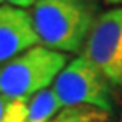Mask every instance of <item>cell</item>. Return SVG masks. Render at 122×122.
I'll return each instance as SVG.
<instances>
[{
  "instance_id": "1",
  "label": "cell",
  "mask_w": 122,
  "mask_h": 122,
  "mask_svg": "<svg viewBox=\"0 0 122 122\" xmlns=\"http://www.w3.org/2000/svg\"><path fill=\"white\" fill-rule=\"evenodd\" d=\"M98 16L95 0H40L32 10L40 45L65 54L82 51Z\"/></svg>"
},
{
  "instance_id": "2",
  "label": "cell",
  "mask_w": 122,
  "mask_h": 122,
  "mask_svg": "<svg viewBox=\"0 0 122 122\" xmlns=\"http://www.w3.org/2000/svg\"><path fill=\"white\" fill-rule=\"evenodd\" d=\"M67 63L65 52L43 45L33 46L0 65V95L14 100L30 98L54 84Z\"/></svg>"
},
{
  "instance_id": "3",
  "label": "cell",
  "mask_w": 122,
  "mask_h": 122,
  "mask_svg": "<svg viewBox=\"0 0 122 122\" xmlns=\"http://www.w3.org/2000/svg\"><path fill=\"white\" fill-rule=\"evenodd\" d=\"M52 89L63 108L94 106L108 114L114 111V87L82 54L65 65Z\"/></svg>"
},
{
  "instance_id": "4",
  "label": "cell",
  "mask_w": 122,
  "mask_h": 122,
  "mask_svg": "<svg viewBox=\"0 0 122 122\" xmlns=\"http://www.w3.org/2000/svg\"><path fill=\"white\" fill-rule=\"evenodd\" d=\"M81 54L122 91V6L100 13Z\"/></svg>"
},
{
  "instance_id": "5",
  "label": "cell",
  "mask_w": 122,
  "mask_h": 122,
  "mask_svg": "<svg viewBox=\"0 0 122 122\" xmlns=\"http://www.w3.org/2000/svg\"><path fill=\"white\" fill-rule=\"evenodd\" d=\"M40 45L32 13L13 5H0V65Z\"/></svg>"
},
{
  "instance_id": "6",
  "label": "cell",
  "mask_w": 122,
  "mask_h": 122,
  "mask_svg": "<svg viewBox=\"0 0 122 122\" xmlns=\"http://www.w3.org/2000/svg\"><path fill=\"white\" fill-rule=\"evenodd\" d=\"M63 109L54 89H45L27 98L25 122H51Z\"/></svg>"
},
{
  "instance_id": "7",
  "label": "cell",
  "mask_w": 122,
  "mask_h": 122,
  "mask_svg": "<svg viewBox=\"0 0 122 122\" xmlns=\"http://www.w3.org/2000/svg\"><path fill=\"white\" fill-rule=\"evenodd\" d=\"M109 114L94 106L63 108L51 122H108Z\"/></svg>"
},
{
  "instance_id": "8",
  "label": "cell",
  "mask_w": 122,
  "mask_h": 122,
  "mask_svg": "<svg viewBox=\"0 0 122 122\" xmlns=\"http://www.w3.org/2000/svg\"><path fill=\"white\" fill-rule=\"evenodd\" d=\"M27 98L14 100L0 95V122H25Z\"/></svg>"
},
{
  "instance_id": "9",
  "label": "cell",
  "mask_w": 122,
  "mask_h": 122,
  "mask_svg": "<svg viewBox=\"0 0 122 122\" xmlns=\"http://www.w3.org/2000/svg\"><path fill=\"white\" fill-rule=\"evenodd\" d=\"M6 2L18 8H29V6H35L40 0H6Z\"/></svg>"
},
{
  "instance_id": "10",
  "label": "cell",
  "mask_w": 122,
  "mask_h": 122,
  "mask_svg": "<svg viewBox=\"0 0 122 122\" xmlns=\"http://www.w3.org/2000/svg\"><path fill=\"white\" fill-rule=\"evenodd\" d=\"M95 2H103V3L109 5V6H122V0H95Z\"/></svg>"
},
{
  "instance_id": "11",
  "label": "cell",
  "mask_w": 122,
  "mask_h": 122,
  "mask_svg": "<svg viewBox=\"0 0 122 122\" xmlns=\"http://www.w3.org/2000/svg\"><path fill=\"white\" fill-rule=\"evenodd\" d=\"M2 2H3V0H0V5H2Z\"/></svg>"
},
{
  "instance_id": "12",
  "label": "cell",
  "mask_w": 122,
  "mask_h": 122,
  "mask_svg": "<svg viewBox=\"0 0 122 122\" xmlns=\"http://www.w3.org/2000/svg\"><path fill=\"white\" fill-rule=\"evenodd\" d=\"M121 122H122V119H121Z\"/></svg>"
}]
</instances>
